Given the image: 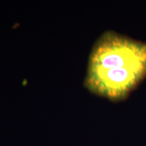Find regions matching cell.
<instances>
[{"instance_id": "cell-1", "label": "cell", "mask_w": 146, "mask_h": 146, "mask_svg": "<svg viewBox=\"0 0 146 146\" xmlns=\"http://www.w3.org/2000/svg\"><path fill=\"white\" fill-rule=\"evenodd\" d=\"M146 78V42L105 31L89 56L85 86L112 102L125 101Z\"/></svg>"}]
</instances>
